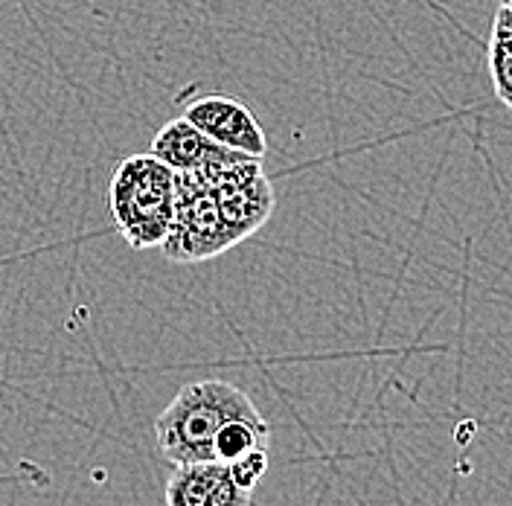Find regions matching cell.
<instances>
[{
    "label": "cell",
    "mask_w": 512,
    "mask_h": 506,
    "mask_svg": "<svg viewBox=\"0 0 512 506\" xmlns=\"http://www.w3.org/2000/svg\"><path fill=\"white\" fill-rule=\"evenodd\" d=\"M486 59H489V76H492V91L501 105L512 111V9L498 3L489 44H486Z\"/></svg>",
    "instance_id": "obj_9"
},
{
    "label": "cell",
    "mask_w": 512,
    "mask_h": 506,
    "mask_svg": "<svg viewBox=\"0 0 512 506\" xmlns=\"http://www.w3.org/2000/svg\"><path fill=\"white\" fill-rule=\"evenodd\" d=\"M251 405V396L230 381L201 379L184 384L155 419L160 454L172 466L213 460V443L224 422Z\"/></svg>",
    "instance_id": "obj_1"
},
{
    "label": "cell",
    "mask_w": 512,
    "mask_h": 506,
    "mask_svg": "<svg viewBox=\"0 0 512 506\" xmlns=\"http://www.w3.org/2000/svg\"><path fill=\"white\" fill-rule=\"evenodd\" d=\"M166 506H251V492L216 460L175 466L166 480Z\"/></svg>",
    "instance_id": "obj_7"
},
{
    "label": "cell",
    "mask_w": 512,
    "mask_h": 506,
    "mask_svg": "<svg viewBox=\"0 0 512 506\" xmlns=\"http://www.w3.org/2000/svg\"><path fill=\"white\" fill-rule=\"evenodd\" d=\"M236 242L233 230L224 222L216 195L195 172H175V210L163 239V253L172 262H207L222 256Z\"/></svg>",
    "instance_id": "obj_3"
},
{
    "label": "cell",
    "mask_w": 512,
    "mask_h": 506,
    "mask_svg": "<svg viewBox=\"0 0 512 506\" xmlns=\"http://www.w3.org/2000/svg\"><path fill=\"white\" fill-rule=\"evenodd\" d=\"M114 227L134 251L160 248L175 210V172L155 155L120 160L108 187Z\"/></svg>",
    "instance_id": "obj_2"
},
{
    "label": "cell",
    "mask_w": 512,
    "mask_h": 506,
    "mask_svg": "<svg viewBox=\"0 0 512 506\" xmlns=\"http://www.w3.org/2000/svg\"><path fill=\"white\" fill-rule=\"evenodd\" d=\"M230 152L233 149H224L219 143H213L207 134H201L187 117H178V120H169L166 126H160L152 146H149V155L166 163L172 172H198L204 166L224 160Z\"/></svg>",
    "instance_id": "obj_8"
},
{
    "label": "cell",
    "mask_w": 512,
    "mask_h": 506,
    "mask_svg": "<svg viewBox=\"0 0 512 506\" xmlns=\"http://www.w3.org/2000/svg\"><path fill=\"white\" fill-rule=\"evenodd\" d=\"M501 3H504V6H510V9H512V0H501Z\"/></svg>",
    "instance_id": "obj_10"
},
{
    "label": "cell",
    "mask_w": 512,
    "mask_h": 506,
    "mask_svg": "<svg viewBox=\"0 0 512 506\" xmlns=\"http://www.w3.org/2000/svg\"><path fill=\"white\" fill-rule=\"evenodd\" d=\"M219 201L224 222L233 230L236 242H245L274 213L277 195L262 169V158L230 152L227 158L195 172Z\"/></svg>",
    "instance_id": "obj_4"
},
{
    "label": "cell",
    "mask_w": 512,
    "mask_h": 506,
    "mask_svg": "<svg viewBox=\"0 0 512 506\" xmlns=\"http://www.w3.org/2000/svg\"><path fill=\"white\" fill-rule=\"evenodd\" d=\"M268 443L271 425L256 411V405H251L224 422L213 443V460L222 463L242 489L254 492L268 472Z\"/></svg>",
    "instance_id": "obj_5"
},
{
    "label": "cell",
    "mask_w": 512,
    "mask_h": 506,
    "mask_svg": "<svg viewBox=\"0 0 512 506\" xmlns=\"http://www.w3.org/2000/svg\"><path fill=\"white\" fill-rule=\"evenodd\" d=\"M192 126L201 134H207L213 143L224 149L251 155V158H265L268 152V137L254 117V111L233 96H198L184 105V114Z\"/></svg>",
    "instance_id": "obj_6"
}]
</instances>
